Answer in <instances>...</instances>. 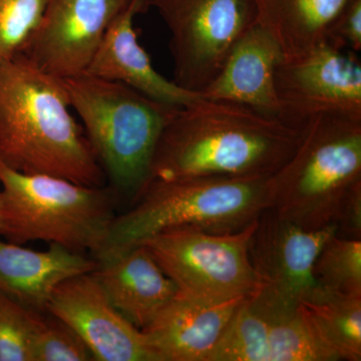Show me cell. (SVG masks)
I'll list each match as a JSON object with an SVG mask.
<instances>
[{"label":"cell","instance_id":"obj_6","mask_svg":"<svg viewBox=\"0 0 361 361\" xmlns=\"http://www.w3.org/2000/svg\"><path fill=\"white\" fill-rule=\"evenodd\" d=\"M361 182V121L313 118L290 158L270 177L271 208L308 230L334 225L344 197Z\"/></svg>","mask_w":361,"mask_h":361},{"label":"cell","instance_id":"obj_23","mask_svg":"<svg viewBox=\"0 0 361 361\" xmlns=\"http://www.w3.org/2000/svg\"><path fill=\"white\" fill-rule=\"evenodd\" d=\"M33 361H92L82 339L66 324L45 312L33 342Z\"/></svg>","mask_w":361,"mask_h":361},{"label":"cell","instance_id":"obj_7","mask_svg":"<svg viewBox=\"0 0 361 361\" xmlns=\"http://www.w3.org/2000/svg\"><path fill=\"white\" fill-rule=\"evenodd\" d=\"M257 220L234 233H212L180 227L142 241L178 291L208 300L246 296L258 288L248 255Z\"/></svg>","mask_w":361,"mask_h":361},{"label":"cell","instance_id":"obj_24","mask_svg":"<svg viewBox=\"0 0 361 361\" xmlns=\"http://www.w3.org/2000/svg\"><path fill=\"white\" fill-rule=\"evenodd\" d=\"M324 39L339 49L361 51V0H349L327 27Z\"/></svg>","mask_w":361,"mask_h":361},{"label":"cell","instance_id":"obj_18","mask_svg":"<svg viewBox=\"0 0 361 361\" xmlns=\"http://www.w3.org/2000/svg\"><path fill=\"white\" fill-rule=\"evenodd\" d=\"M349 0H253L255 23L276 40L284 58L300 56L324 39Z\"/></svg>","mask_w":361,"mask_h":361},{"label":"cell","instance_id":"obj_4","mask_svg":"<svg viewBox=\"0 0 361 361\" xmlns=\"http://www.w3.org/2000/svg\"><path fill=\"white\" fill-rule=\"evenodd\" d=\"M63 80L71 110L111 187L132 204L151 179L161 133L180 108L87 73Z\"/></svg>","mask_w":361,"mask_h":361},{"label":"cell","instance_id":"obj_5","mask_svg":"<svg viewBox=\"0 0 361 361\" xmlns=\"http://www.w3.org/2000/svg\"><path fill=\"white\" fill-rule=\"evenodd\" d=\"M0 237L25 245L42 241L90 255L103 244L120 198L111 187L26 174L0 161Z\"/></svg>","mask_w":361,"mask_h":361},{"label":"cell","instance_id":"obj_25","mask_svg":"<svg viewBox=\"0 0 361 361\" xmlns=\"http://www.w3.org/2000/svg\"><path fill=\"white\" fill-rule=\"evenodd\" d=\"M334 225L337 236L361 239V182L350 190L341 202Z\"/></svg>","mask_w":361,"mask_h":361},{"label":"cell","instance_id":"obj_13","mask_svg":"<svg viewBox=\"0 0 361 361\" xmlns=\"http://www.w3.org/2000/svg\"><path fill=\"white\" fill-rule=\"evenodd\" d=\"M246 296L208 300L178 291L142 330L155 361L210 360Z\"/></svg>","mask_w":361,"mask_h":361},{"label":"cell","instance_id":"obj_16","mask_svg":"<svg viewBox=\"0 0 361 361\" xmlns=\"http://www.w3.org/2000/svg\"><path fill=\"white\" fill-rule=\"evenodd\" d=\"M96 267L94 258L56 244L37 251L0 239V292L37 312H47L59 285Z\"/></svg>","mask_w":361,"mask_h":361},{"label":"cell","instance_id":"obj_11","mask_svg":"<svg viewBox=\"0 0 361 361\" xmlns=\"http://www.w3.org/2000/svg\"><path fill=\"white\" fill-rule=\"evenodd\" d=\"M47 313L68 324L97 361H155L146 337L114 307L92 272L66 280Z\"/></svg>","mask_w":361,"mask_h":361},{"label":"cell","instance_id":"obj_8","mask_svg":"<svg viewBox=\"0 0 361 361\" xmlns=\"http://www.w3.org/2000/svg\"><path fill=\"white\" fill-rule=\"evenodd\" d=\"M170 32L174 82L200 92L255 23L253 0H148Z\"/></svg>","mask_w":361,"mask_h":361},{"label":"cell","instance_id":"obj_2","mask_svg":"<svg viewBox=\"0 0 361 361\" xmlns=\"http://www.w3.org/2000/svg\"><path fill=\"white\" fill-rule=\"evenodd\" d=\"M0 161L26 174L104 186L106 175L73 118L63 80L23 52L0 63Z\"/></svg>","mask_w":361,"mask_h":361},{"label":"cell","instance_id":"obj_17","mask_svg":"<svg viewBox=\"0 0 361 361\" xmlns=\"http://www.w3.org/2000/svg\"><path fill=\"white\" fill-rule=\"evenodd\" d=\"M92 274L114 307L141 330L178 292L144 245L97 261Z\"/></svg>","mask_w":361,"mask_h":361},{"label":"cell","instance_id":"obj_1","mask_svg":"<svg viewBox=\"0 0 361 361\" xmlns=\"http://www.w3.org/2000/svg\"><path fill=\"white\" fill-rule=\"evenodd\" d=\"M301 133L248 106L201 97L166 126L151 179L270 177L295 151Z\"/></svg>","mask_w":361,"mask_h":361},{"label":"cell","instance_id":"obj_3","mask_svg":"<svg viewBox=\"0 0 361 361\" xmlns=\"http://www.w3.org/2000/svg\"><path fill=\"white\" fill-rule=\"evenodd\" d=\"M270 177L151 179L130 208L114 218L92 258L114 257L174 228L238 232L272 205Z\"/></svg>","mask_w":361,"mask_h":361},{"label":"cell","instance_id":"obj_12","mask_svg":"<svg viewBox=\"0 0 361 361\" xmlns=\"http://www.w3.org/2000/svg\"><path fill=\"white\" fill-rule=\"evenodd\" d=\"M334 225L308 230L278 215L273 208L259 216L248 244V255L259 285L299 303L316 285L313 266Z\"/></svg>","mask_w":361,"mask_h":361},{"label":"cell","instance_id":"obj_20","mask_svg":"<svg viewBox=\"0 0 361 361\" xmlns=\"http://www.w3.org/2000/svg\"><path fill=\"white\" fill-rule=\"evenodd\" d=\"M313 277L324 290L361 296V239L330 237L316 258Z\"/></svg>","mask_w":361,"mask_h":361},{"label":"cell","instance_id":"obj_10","mask_svg":"<svg viewBox=\"0 0 361 361\" xmlns=\"http://www.w3.org/2000/svg\"><path fill=\"white\" fill-rule=\"evenodd\" d=\"M130 0H47L23 54L54 77L84 75L113 21Z\"/></svg>","mask_w":361,"mask_h":361},{"label":"cell","instance_id":"obj_22","mask_svg":"<svg viewBox=\"0 0 361 361\" xmlns=\"http://www.w3.org/2000/svg\"><path fill=\"white\" fill-rule=\"evenodd\" d=\"M47 4V0H0V63L23 51Z\"/></svg>","mask_w":361,"mask_h":361},{"label":"cell","instance_id":"obj_21","mask_svg":"<svg viewBox=\"0 0 361 361\" xmlns=\"http://www.w3.org/2000/svg\"><path fill=\"white\" fill-rule=\"evenodd\" d=\"M44 314L0 292V361H33V342Z\"/></svg>","mask_w":361,"mask_h":361},{"label":"cell","instance_id":"obj_15","mask_svg":"<svg viewBox=\"0 0 361 361\" xmlns=\"http://www.w3.org/2000/svg\"><path fill=\"white\" fill-rule=\"evenodd\" d=\"M283 59L276 40L254 23L233 45L219 73L202 90L201 97L242 104L278 118L275 71Z\"/></svg>","mask_w":361,"mask_h":361},{"label":"cell","instance_id":"obj_9","mask_svg":"<svg viewBox=\"0 0 361 361\" xmlns=\"http://www.w3.org/2000/svg\"><path fill=\"white\" fill-rule=\"evenodd\" d=\"M278 118L302 130L317 116L361 121V63L355 51L323 39L300 56L284 58L275 71Z\"/></svg>","mask_w":361,"mask_h":361},{"label":"cell","instance_id":"obj_14","mask_svg":"<svg viewBox=\"0 0 361 361\" xmlns=\"http://www.w3.org/2000/svg\"><path fill=\"white\" fill-rule=\"evenodd\" d=\"M147 8L148 0H130L109 27L85 73L121 82L161 103L184 108L200 99L201 94L185 90L154 68L135 30V16Z\"/></svg>","mask_w":361,"mask_h":361},{"label":"cell","instance_id":"obj_19","mask_svg":"<svg viewBox=\"0 0 361 361\" xmlns=\"http://www.w3.org/2000/svg\"><path fill=\"white\" fill-rule=\"evenodd\" d=\"M298 308L312 336L336 361L361 360V296L316 286Z\"/></svg>","mask_w":361,"mask_h":361}]
</instances>
